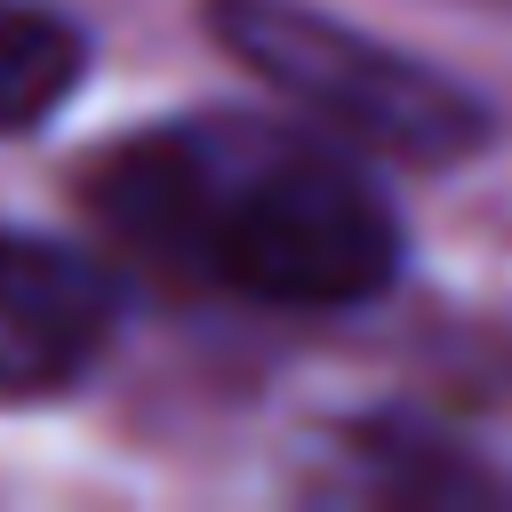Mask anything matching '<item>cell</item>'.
Returning a JSON list of instances; mask_svg holds the SVG:
<instances>
[{
	"label": "cell",
	"mask_w": 512,
	"mask_h": 512,
	"mask_svg": "<svg viewBox=\"0 0 512 512\" xmlns=\"http://www.w3.org/2000/svg\"><path fill=\"white\" fill-rule=\"evenodd\" d=\"M96 208L248 304L336 312L368 304L400 272V216L376 184L288 128L224 120L136 136L96 168Z\"/></svg>",
	"instance_id": "cell-1"
},
{
	"label": "cell",
	"mask_w": 512,
	"mask_h": 512,
	"mask_svg": "<svg viewBox=\"0 0 512 512\" xmlns=\"http://www.w3.org/2000/svg\"><path fill=\"white\" fill-rule=\"evenodd\" d=\"M208 32L304 120L384 160H464L488 144V104L408 48H384L312 0H208Z\"/></svg>",
	"instance_id": "cell-2"
},
{
	"label": "cell",
	"mask_w": 512,
	"mask_h": 512,
	"mask_svg": "<svg viewBox=\"0 0 512 512\" xmlns=\"http://www.w3.org/2000/svg\"><path fill=\"white\" fill-rule=\"evenodd\" d=\"M120 328V288L96 256L0 224V400L72 392Z\"/></svg>",
	"instance_id": "cell-3"
},
{
	"label": "cell",
	"mask_w": 512,
	"mask_h": 512,
	"mask_svg": "<svg viewBox=\"0 0 512 512\" xmlns=\"http://www.w3.org/2000/svg\"><path fill=\"white\" fill-rule=\"evenodd\" d=\"M80 64H88V40L72 16L40 0H0V136L40 128L80 88Z\"/></svg>",
	"instance_id": "cell-4"
}]
</instances>
